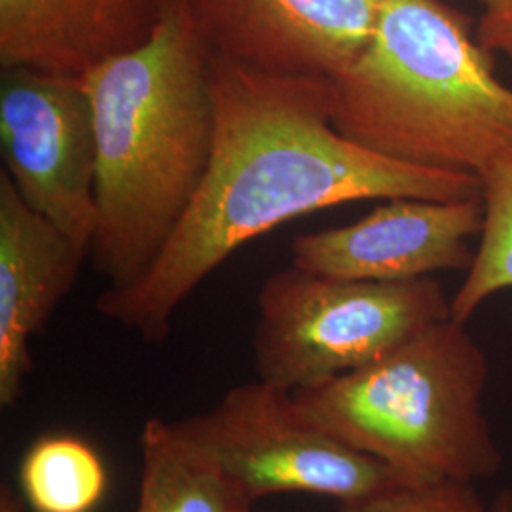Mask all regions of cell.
I'll return each instance as SVG.
<instances>
[{
	"instance_id": "cell-1",
	"label": "cell",
	"mask_w": 512,
	"mask_h": 512,
	"mask_svg": "<svg viewBox=\"0 0 512 512\" xmlns=\"http://www.w3.org/2000/svg\"><path fill=\"white\" fill-rule=\"evenodd\" d=\"M215 152L196 200L147 274L99 294L110 321L162 344L184 300L239 249L300 215L361 200L456 202L482 179L397 164L346 139L330 80L256 73L211 57Z\"/></svg>"
},
{
	"instance_id": "cell-2",
	"label": "cell",
	"mask_w": 512,
	"mask_h": 512,
	"mask_svg": "<svg viewBox=\"0 0 512 512\" xmlns=\"http://www.w3.org/2000/svg\"><path fill=\"white\" fill-rule=\"evenodd\" d=\"M97 131L95 272L109 289L147 274L202 188L215 152L211 54L186 0L147 42L84 74Z\"/></svg>"
},
{
	"instance_id": "cell-3",
	"label": "cell",
	"mask_w": 512,
	"mask_h": 512,
	"mask_svg": "<svg viewBox=\"0 0 512 512\" xmlns=\"http://www.w3.org/2000/svg\"><path fill=\"white\" fill-rule=\"evenodd\" d=\"M330 80V118L397 164L484 177L512 148V88L446 0H385L374 35Z\"/></svg>"
},
{
	"instance_id": "cell-4",
	"label": "cell",
	"mask_w": 512,
	"mask_h": 512,
	"mask_svg": "<svg viewBox=\"0 0 512 512\" xmlns=\"http://www.w3.org/2000/svg\"><path fill=\"white\" fill-rule=\"evenodd\" d=\"M488 363L465 323L444 319L370 365L293 393L296 412L410 484L475 482L501 467L482 410Z\"/></svg>"
},
{
	"instance_id": "cell-5",
	"label": "cell",
	"mask_w": 512,
	"mask_h": 512,
	"mask_svg": "<svg viewBox=\"0 0 512 512\" xmlns=\"http://www.w3.org/2000/svg\"><path fill=\"white\" fill-rule=\"evenodd\" d=\"M256 308V376L291 395L370 365L452 317L433 277L340 279L293 264L264 279Z\"/></svg>"
},
{
	"instance_id": "cell-6",
	"label": "cell",
	"mask_w": 512,
	"mask_h": 512,
	"mask_svg": "<svg viewBox=\"0 0 512 512\" xmlns=\"http://www.w3.org/2000/svg\"><path fill=\"white\" fill-rule=\"evenodd\" d=\"M253 503L275 494H315L340 503L410 484L384 461L304 420L293 395L256 380L232 387L207 412L173 421Z\"/></svg>"
},
{
	"instance_id": "cell-7",
	"label": "cell",
	"mask_w": 512,
	"mask_h": 512,
	"mask_svg": "<svg viewBox=\"0 0 512 512\" xmlns=\"http://www.w3.org/2000/svg\"><path fill=\"white\" fill-rule=\"evenodd\" d=\"M0 154L23 202L92 253L97 131L84 76L0 69Z\"/></svg>"
},
{
	"instance_id": "cell-8",
	"label": "cell",
	"mask_w": 512,
	"mask_h": 512,
	"mask_svg": "<svg viewBox=\"0 0 512 512\" xmlns=\"http://www.w3.org/2000/svg\"><path fill=\"white\" fill-rule=\"evenodd\" d=\"M385 0H186L207 52L275 76L332 78L363 54Z\"/></svg>"
},
{
	"instance_id": "cell-9",
	"label": "cell",
	"mask_w": 512,
	"mask_h": 512,
	"mask_svg": "<svg viewBox=\"0 0 512 512\" xmlns=\"http://www.w3.org/2000/svg\"><path fill=\"white\" fill-rule=\"evenodd\" d=\"M482 194L442 202L391 198L363 219L302 234L291 245L293 266L317 275L365 281H410L469 270V239L482 234Z\"/></svg>"
},
{
	"instance_id": "cell-10",
	"label": "cell",
	"mask_w": 512,
	"mask_h": 512,
	"mask_svg": "<svg viewBox=\"0 0 512 512\" xmlns=\"http://www.w3.org/2000/svg\"><path fill=\"white\" fill-rule=\"evenodd\" d=\"M88 251L19 196L0 173V404L12 408L33 370L31 340L71 293Z\"/></svg>"
},
{
	"instance_id": "cell-11",
	"label": "cell",
	"mask_w": 512,
	"mask_h": 512,
	"mask_svg": "<svg viewBox=\"0 0 512 512\" xmlns=\"http://www.w3.org/2000/svg\"><path fill=\"white\" fill-rule=\"evenodd\" d=\"M169 0H0V69L84 76L147 42Z\"/></svg>"
},
{
	"instance_id": "cell-12",
	"label": "cell",
	"mask_w": 512,
	"mask_h": 512,
	"mask_svg": "<svg viewBox=\"0 0 512 512\" xmlns=\"http://www.w3.org/2000/svg\"><path fill=\"white\" fill-rule=\"evenodd\" d=\"M141 486L135 512H253V501L217 461L173 423L150 418L141 433Z\"/></svg>"
},
{
	"instance_id": "cell-13",
	"label": "cell",
	"mask_w": 512,
	"mask_h": 512,
	"mask_svg": "<svg viewBox=\"0 0 512 512\" xmlns=\"http://www.w3.org/2000/svg\"><path fill=\"white\" fill-rule=\"evenodd\" d=\"M107 469L86 440L46 435L19 465L21 495L33 512H92L107 492Z\"/></svg>"
},
{
	"instance_id": "cell-14",
	"label": "cell",
	"mask_w": 512,
	"mask_h": 512,
	"mask_svg": "<svg viewBox=\"0 0 512 512\" xmlns=\"http://www.w3.org/2000/svg\"><path fill=\"white\" fill-rule=\"evenodd\" d=\"M484 228L475 260L452 296V319L467 323L490 296L512 289V148L482 177Z\"/></svg>"
},
{
	"instance_id": "cell-15",
	"label": "cell",
	"mask_w": 512,
	"mask_h": 512,
	"mask_svg": "<svg viewBox=\"0 0 512 512\" xmlns=\"http://www.w3.org/2000/svg\"><path fill=\"white\" fill-rule=\"evenodd\" d=\"M340 512H490L473 482L435 480L399 484L340 505Z\"/></svg>"
},
{
	"instance_id": "cell-16",
	"label": "cell",
	"mask_w": 512,
	"mask_h": 512,
	"mask_svg": "<svg viewBox=\"0 0 512 512\" xmlns=\"http://www.w3.org/2000/svg\"><path fill=\"white\" fill-rule=\"evenodd\" d=\"M476 40L492 54L512 57V0L484 8L476 25Z\"/></svg>"
},
{
	"instance_id": "cell-17",
	"label": "cell",
	"mask_w": 512,
	"mask_h": 512,
	"mask_svg": "<svg viewBox=\"0 0 512 512\" xmlns=\"http://www.w3.org/2000/svg\"><path fill=\"white\" fill-rule=\"evenodd\" d=\"M23 495H19L12 486H0V512H29Z\"/></svg>"
},
{
	"instance_id": "cell-18",
	"label": "cell",
	"mask_w": 512,
	"mask_h": 512,
	"mask_svg": "<svg viewBox=\"0 0 512 512\" xmlns=\"http://www.w3.org/2000/svg\"><path fill=\"white\" fill-rule=\"evenodd\" d=\"M490 512H512V490L501 492Z\"/></svg>"
},
{
	"instance_id": "cell-19",
	"label": "cell",
	"mask_w": 512,
	"mask_h": 512,
	"mask_svg": "<svg viewBox=\"0 0 512 512\" xmlns=\"http://www.w3.org/2000/svg\"><path fill=\"white\" fill-rule=\"evenodd\" d=\"M497 2H501V0H482V4H484V8H488V6H494Z\"/></svg>"
}]
</instances>
